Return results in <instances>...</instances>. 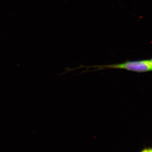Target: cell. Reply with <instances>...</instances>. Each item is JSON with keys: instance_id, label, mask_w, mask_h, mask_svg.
I'll return each mask as SVG.
<instances>
[{"instance_id": "obj_2", "label": "cell", "mask_w": 152, "mask_h": 152, "mask_svg": "<svg viewBox=\"0 0 152 152\" xmlns=\"http://www.w3.org/2000/svg\"><path fill=\"white\" fill-rule=\"evenodd\" d=\"M141 152H152V149L151 148L145 149Z\"/></svg>"}, {"instance_id": "obj_1", "label": "cell", "mask_w": 152, "mask_h": 152, "mask_svg": "<svg viewBox=\"0 0 152 152\" xmlns=\"http://www.w3.org/2000/svg\"><path fill=\"white\" fill-rule=\"evenodd\" d=\"M79 67H85L87 69L95 68V69L92 71L105 69H121L135 72L144 73L152 71V61L151 59L138 61H128L121 64L88 66L81 65Z\"/></svg>"}]
</instances>
